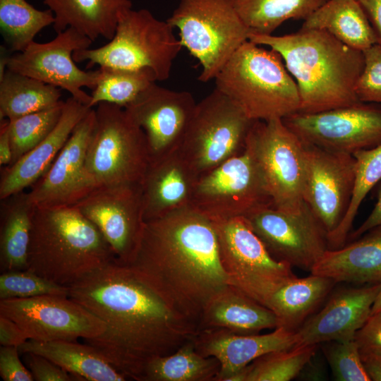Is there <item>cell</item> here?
Returning <instances> with one entry per match:
<instances>
[{
	"label": "cell",
	"mask_w": 381,
	"mask_h": 381,
	"mask_svg": "<svg viewBox=\"0 0 381 381\" xmlns=\"http://www.w3.org/2000/svg\"><path fill=\"white\" fill-rule=\"evenodd\" d=\"M0 270H27L35 205L25 190L1 200Z\"/></svg>",
	"instance_id": "4dcf8cb0"
},
{
	"label": "cell",
	"mask_w": 381,
	"mask_h": 381,
	"mask_svg": "<svg viewBox=\"0 0 381 381\" xmlns=\"http://www.w3.org/2000/svg\"><path fill=\"white\" fill-rule=\"evenodd\" d=\"M61 97L60 88L6 69L0 77V119L12 120L52 108Z\"/></svg>",
	"instance_id": "1f68e13d"
},
{
	"label": "cell",
	"mask_w": 381,
	"mask_h": 381,
	"mask_svg": "<svg viewBox=\"0 0 381 381\" xmlns=\"http://www.w3.org/2000/svg\"><path fill=\"white\" fill-rule=\"evenodd\" d=\"M0 315L16 322L29 339L37 341L85 340L106 329L102 320L68 296L0 300Z\"/></svg>",
	"instance_id": "2e32d148"
},
{
	"label": "cell",
	"mask_w": 381,
	"mask_h": 381,
	"mask_svg": "<svg viewBox=\"0 0 381 381\" xmlns=\"http://www.w3.org/2000/svg\"><path fill=\"white\" fill-rule=\"evenodd\" d=\"M99 79L90 95V108L100 102H108L123 108L157 81L154 72L149 68L99 66Z\"/></svg>",
	"instance_id": "8d00e7d4"
},
{
	"label": "cell",
	"mask_w": 381,
	"mask_h": 381,
	"mask_svg": "<svg viewBox=\"0 0 381 381\" xmlns=\"http://www.w3.org/2000/svg\"><path fill=\"white\" fill-rule=\"evenodd\" d=\"M380 283L334 293L325 306L296 331L295 346L354 339L371 314Z\"/></svg>",
	"instance_id": "44dd1931"
},
{
	"label": "cell",
	"mask_w": 381,
	"mask_h": 381,
	"mask_svg": "<svg viewBox=\"0 0 381 381\" xmlns=\"http://www.w3.org/2000/svg\"><path fill=\"white\" fill-rule=\"evenodd\" d=\"M354 339L361 355L381 356V310L370 315Z\"/></svg>",
	"instance_id": "ee69618b"
},
{
	"label": "cell",
	"mask_w": 381,
	"mask_h": 381,
	"mask_svg": "<svg viewBox=\"0 0 381 381\" xmlns=\"http://www.w3.org/2000/svg\"><path fill=\"white\" fill-rule=\"evenodd\" d=\"M245 218L270 253L291 267L310 272L329 249L325 229L306 203L295 212L267 205Z\"/></svg>",
	"instance_id": "9a60e30c"
},
{
	"label": "cell",
	"mask_w": 381,
	"mask_h": 381,
	"mask_svg": "<svg viewBox=\"0 0 381 381\" xmlns=\"http://www.w3.org/2000/svg\"><path fill=\"white\" fill-rule=\"evenodd\" d=\"M95 126V110L92 108L75 126L46 173L30 187L28 195L35 207L74 206L98 187L85 166Z\"/></svg>",
	"instance_id": "ac0fdd59"
},
{
	"label": "cell",
	"mask_w": 381,
	"mask_h": 381,
	"mask_svg": "<svg viewBox=\"0 0 381 381\" xmlns=\"http://www.w3.org/2000/svg\"><path fill=\"white\" fill-rule=\"evenodd\" d=\"M23 359L36 381H72L74 377L49 359L32 352L23 353Z\"/></svg>",
	"instance_id": "7bdbcfd3"
},
{
	"label": "cell",
	"mask_w": 381,
	"mask_h": 381,
	"mask_svg": "<svg viewBox=\"0 0 381 381\" xmlns=\"http://www.w3.org/2000/svg\"><path fill=\"white\" fill-rule=\"evenodd\" d=\"M166 20L201 65L202 83L214 79L250 33L231 0H179Z\"/></svg>",
	"instance_id": "52a82bcc"
},
{
	"label": "cell",
	"mask_w": 381,
	"mask_h": 381,
	"mask_svg": "<svg viewBox=\"0 0 381 381\" xmlns=\"http://www.w3.org/2000/svg\"><path fill=\"white\" fill-rule=\"evenodd\" d=\"M92 43L87 37L68 27L49 42L33 41L23 52L6 57V69L66 90L89 107L91 96L83 87H95L99 69L87 71L79 68L73 54L89 48Z\"/></svg>",
	"instance_id": "5bb4252c"
},
{
	"label": "cell",
	"mask_w": 381,
	"mask_h": 381,
	"mask_svg": "<svg viewBox=\"0 0 381 381\" xmlns=\"http://www.w3.org/2000/svg\"><path fill=\"white\" fill-rule=\"evenodd\" d=\"M127 265L198 330L205 307L229 284L212 221L191 206L145 222Z\"/></svg>",
	"instance_id": "7a4b0ae2"
},
{
	"label": "cell",
	"mask_w": 381,
	"mask_h": 381,
	"mask_svg": "<svg viewBox=\"0 0 381 381\" xmlns=\"http://www.w3.org/2000/svg\"><path fill=\"white\" fill-rule=\"evenodd\" d=\"M20 353L41 355L67 372L75 380L124 381L128 378L92 346L75 341L28 339L18 347Z\"/></svg>",
	"instance_id": "83f0119b"
},
{
	"label": "cell",
	"mask_w": 381,
	"mask_h": 381,
	"mask_svg": "<svg viewBox=\"0 0 381 381\" xmlns=\"http://www.w3.org/2000/svg\"><path fill=\"white\" fill-rule=\"evenodd\" d=\"M371 380L381 381V356L361 355Z\"/></svg>",
	"instance_id": "f907efd6"
},
{
	"label": "cell",
	"mask_w": 381,
	"mask_h": 381,
	"mask_svg": "<svg viewBox=\"0 0 381 381\" xmlns=\"http://www.w3.org/2000/svg\"><path fill=\"white\" fill-rule=\"evenodd\" d=\"M350 244L327 249L310 272L335 282L356 284L381 282V226Z\"/></svg>",
	"instance_id": "d4e9b609"
},
{
	"label": "cell",
	"mask_w": 381,
	"mask_h": 381,
	"mask_svg": "<svg viewBox=\"0 0 381 381\" xmlns=\"http://www.w3.org/2000/svg\"><path fill=\"white\" fill-rule=\"evenodd\" d=\"M28 339L25 332L16 322L0 315L1 346L19 347Z\"/></svg>",
	"instance_id": "bcb514c9"
},
{
	"label": "cell",
	"mask_w": 381,
	"mask_h": 381,
	"mask_svg": "<svg viewBox=\"0 0 381 381\" xmlns=\"http://www.w3.org/2000/svg\"><path fill=\"white\" fill-rule=\"evenodd\" d=\"M305 145L303 199L327 236L339 225L349 208L354 185L355 159L351 154Z\"/></svg>",
	"instance_id": "d6986e66"
},
{
	"label": "cell",
	"mask_w": 381,
	"mask_h": 381,
	"mask_svg": "<svg viewBox=\"0 0 381 381\" xmlns=\"http://www.w3.org/2000/svg\"><path fill=\"white\" fill-rule=\"evenodd\" d=\"M357 1H358V0H357Z\"/></svg>",
	"instance_id": "f5cc1de1"
},
{
	"label": "cell",
	"mask_w": 381,
	"mask_h": 381,
	"mask_svg": "<svg viewBox=\"0 0 381 381\" xmlns=\"http://www.w3.org/2000/svg\"><path fill=\"white\" fill-rule=\"evenodd\" d=\"M195 105L190 92L171 90L155 82L123 107L145 134L150 161L180 147Z\"/></svg>",
	"instance_id": "ffe728a7"
},
{
	"label": "cell",
	"mask_w": 381,
	"mask_h": 381,
	"mask_svg": "<svg viewBox=\"0 0 381 381\" xmlns=\"http://www.w3.org/2000/svg\"><path fill=\"white\" fill-rule=\"evenodd\" d=\"M64 102L42 111L8 120V133L15 163L41 143L57 124ZM10 165V164H9Z\"/></svg>",
	"instance_id": "f35d334b"
},
{
	"label": "cell",
	"mask_w": 381,
	"mask_h": 381,
	"mask_svg": "<svg viewBox=\"0 0 381 381\" xmlns=\"http://www.w3.org/2000/svg\"><path fill=\"white\" fill-rule=\"evenodd\" d=\"M74 206L99 229L116 260L128 264L145 223L141 183L98 186Z\"/></svg>",
	"instance_id": "e0dca14e"
},
{
	"label": "cell",
	"mask_w": 381,
	"mask_h": 381,
	"mask_svg": "<svg viewBox=\"0 0 381 381\" xmlns=\"http://www.w3.org/2000/svg\"><path fill=\"white\" fill-rule=\"evenodd\" d=\"M327 0H231L250 33L272 35L290 19L306 20Z\"/></svg>",
	"instance_id": "836d02e7"
},
{
	"label": "cell",
	"mask_w": 381,
	"mask_h": 381,
	"mask_svg": "<svg viewBox=\"0 0 381 381\" xmlns=\"http://www.w3.org/2000/svg\"><path fill=\"white\" fill-rule=\"evenodd\" d=\"M16 346H1L0 375L4 381H33V376L19 358Z\"/></svg>",
	"instance_id": "f6af8a7d"
},
{
	"label": "cell",
	"mask_w": 381,
	"mask_h": 381,
	"mask_svg": "<svg viewBox=\"0 0 381 381\" xmlns=\"http://www.w3.org/2000/svg\"><path fill=\"white\" fill-rule=\"evenodd\" d=\"M301 28L326 31L362 52L378 43L375 31L357 0H327L304 20Z\"/></svg>",
	"instance_id": "f1b7e54d"
},
{
	"label": "cell",
	"mask_w": 381,
	"mask_h": 381,
	"mask_svg": "<svg viewBox=\"0 0 381 381\" xmlns=\"http://www.w3.org/2000/svg\"><path fill=\"white\" fill-rule=\"evenodd\" d=\"M277 327V318L270 308L228 284L205 307L199 331L223 328L235 334L248 335Z\"/></svg>",
	"instance_id": "484cf974"
},
{
	"label": "cell",
	"mask_w": 381,
	"mask_h": 381,
	"mask_svg": "<svg viewBox=\"0 0 381 381\" xmlns=\"http://www.w3.org/2000/svg\"><path fill=\"white\" fill-rule=\"evenodd\" d=\"M182 47L167 20L156 18L147 9L131 8L120 16L109 42L95 49L76 50L73 59L75 62L87 61L86 68L96 64L125 69L149 68L161 81L169 78Z\"/></svg>",
	"instance_id": "8992f818"
},
{
	"label": "cell",
	"mask_w": 381,
	"mask_h": 381,
	"mask_svg": "<svg viewBox=\"0 0 381 381\" xmlns=\"http://www.w3.org/2000/svg\"><path fill=\"white\" fill-rule=\"evenodd\" d=\"M9 121L7 119L1 120L0 126V165L11 164L13 159L12 147L8 133Z\"/></svg>",
	"instance_id": "681fc988"
},
{
	"label": "cell",
	"mask_w": 381,
	"mask_h": 381,
	"mask_svg": "<svg viewBox=\"0 0 381 381\" xmlns=\"http://www.w3.org/2000/svg\"><path fill=\"white\" fill-rule=\"evenodd\" d=\"M381 310V282H380V289L375 301L373 305L371 314L377 313ZM370 314V315H371Z\"/></svg>",
	"instance_id": "816d5d0a"
},
{
	"label": "cell",
	"mask_w": 381,
	"mask_h": 381,
	"mask_svg": "<svg viewBox=\"0 0 381 381\" xmlns=\"http://www.w3.org/2000/svg\"><path fill=\"white\" fill-rule=\"evenodd\" d=\"M336 283L330 278L313 274L288 280L273 294L267 305L277 318V327L296 331Z\"/></svg>",
	"instance_id": "f546056e"
},
{
	"label": "cell",
	"mask_w": 381,
	"mask_h": 381,
	"mask_svg": "<svg viewBox=\"0 0 381 381\" xmlns=\"http://www.w3.org/2000/svg\"><path fill=\"white\" fill-rule=\"evenodd\" d=\"M91 109L73 97L68 98L64 102L61 116L52 132L20 159L1 170L0 199L33 186L46 173L75 126Z\"/></svg>",
	"instance_id": "cb8c5ba5"
},
{
	"label": "cell",
	"mask_w": 381,
	"mask_h": 381,
	"mask_svg": "<svg viewBox=\"0 0 381 381\" xmlns=\"http://www.w3.org/2000/svg\"><path fill=\"white\" fill-rule=\"evenodd\" d=\"M272 205L262 172L250 152L244 150L199 176L191 207L212 221L246 217Z\"/></svg>",
	"instance_id": "7c38bea8"
},
{
	"label": "cell",
	"mask_w": 381,
	"mask_h": 381,
	"mask_svg": "<svg viewBox=\"0 0 381 381\" xmlns=\"http://www.w3.org/2000/svg\"><path fill=\"white\" fill-rule=\"evenodd\" d=\"M215 88L253 121L284 119L297 112V85L280 54L249 40L231 56L214 78Z\"/></svg>",
	"instance_id": "5b68a950"
},
{
	"label": "cell",
	"mask_w": 381,
	"mask_h": 381,
	"mask_svg": "<svg viewBox=\"0 0 381 381\" xmlns=\"http://www.w3.org/2000/svg\"><path fill=\"white\" fill-rule=\"evenodd\" d=\"M196 351L214 357L220 370L214 381L229 379L259 357L275 351L293 348L296 331L279 327L268 334H238L223 328L200 330L193 338Z\"/></svg>",
	"instance_id": "7402d4cb"
},
{
	"label": "cell",
	"mask_w": 381,
	"mask_h": 381,
	"mask_svg": "<svg viewBox=\"0 0 381 381\" xmlns=\"http://www.w3.org/2000/svg\"><path fill=\"white\" fill-rule=\"evenodd\" d=\"M44 295L68 296V288L28 270L4 272L0 275V300Z\"/></svg>",
	"instance_id": "ab89813d"
},
{
	"label": "cell",
	"mask_w": 381,
	"mask_h": 381,
	"mask_svg": "<svg viewBox=\"0 0 381 381\" xmlns=\"http://www.w3.org/2000/svg\"><path fill=\"white\" fill-rule=\"evenodd\" d=\"M365 11L381 45V0H358Z\"/></svg>",
	"instance_id": "c3c4849f"
},
{
	"label": "cell",
	"mask_w": 381,
	"mask_h": 381,
	"mask_svg": "<svg viewBox=\"0 0 381 381\" xmlns=\"http://www.w3.org/2000/svg\"><path fill=\"white\" fill-rule=\"evenodd\" d=\"M330 343L325 346L324 352L336 380H371L355 339Z\"/></svg>",
	"instance_id": "60d3db41"
},
{
	"label": "cell",
	"mask_w": 381,
	"mask_h": 381,
	"mask_svg": "<svg viewBox=\"0 0 381 381\" xmlns=\"http://www.w3.org/2000/svg\"><path fill=\"white\" fill-rule=\"evenodd\" d=\"M254 121L214 88L196 103L179 149L200 176L241 152Z\"/></svg>",
	"instance_id": "8fae6325"
},
{
	"label": "cell",
	"mask_w": 381,
	"mask_h": 381,
	"mask_svg": "<svg viewBox=\"0 0 381 381\" xmlns=\"http://www.w3.org/2000/svg\"><path fill=\"white\" fill-rule=\"evenodd\" d=\"M248 40L278 52L299 92V112L317 113L359 102L356 85L364 68L362 51L326 31L301 28L274 36L249 33Z\"/></svg>",
	"instance_id": "3957f363"
},
{
	"label": "cell",
	"mask_w": 381,
	"mask_h": 381,
	"mask_svg": "<svg viewBox=\"0 0 381 381\" xmlns=\"http://www.w3.org/2000/svg\"><path fill=\"white\" fill-rule=\"evenodd\" d=\"M355 159V179L351 201L339 225L327 236L329 249L344 245L363 200L381 180V144L352 154Z\"/></svg>",
	"instance_id": "d590c367"
},
{
	"label": "cell",
	"mask_w": 381,
	"mask_h": 381,
	"mask_svg": "<svg viewBox=\"0 0 381 381\" xmlns=\"http://www.w3.org/2000/svg\"><path fill=\"white\" fill-rule=\"evenodd\" d=\"M85 166L98 186L141 183L150 163L146 136L124 108L100 102Z\"/></svg>",
	"instance_id": "ba28073f"
},
{
	"label": "cell",
	"mask_w": 381,
	"mask_h": 381,
	"mask_svg": "<svg viewBox=\"0 0 381 381\" xmlns=\"http://www.w3.org/2000/svg\"><path fill=\"white\" fill-rule=\"evenodd\" d=\"M115 260L101 232L75 206L35 207L27 270L68 286Z\"/></svg>",
	"instance_id": "277c9868"
},
{
	"label": "cell",
	"mask_w": 381,
	"mask_h": 381,
	"mask_svg": "<svg viewBox=\"0 0 381 381\" xmlns=\"http://www.w3.org/2000/svg\"><path fill=\"white\" fill-rule=\"evenodd\" d=\"M378 226H381V186L377 193V200L374 208L365 220L350 234V237L351 239H356L369 230Z\"/></svg>",
	"instance_id": "7dc6e473"
},
{
	"label": "cell",
	"mask_w": 381,
	"mask_h": 381,
	"mask_svg": "<svg viewBox=\"0 0 381 381\" xmlns=\"http://www.w3.org/2000/svg\"><path fill=\"white\" fill-rule=\"evenodd\" d=\"M54 15L56 33L72 27L92 42L111 40L120 16L132 8L131 0H43Z\"/></svg>",
	"instance_id": "4316f807"
},
{
	"label": "cell",
	"mask_w": 381,
	"mask_h": 381,
	"mask_svg": "<svg viewBox=\"0 0 381 381\" xmlns=\"http://www.w3.org/2000/svg\"><path fill=\"white\" fill-rule=\"evenodd\" d=\"M219 370L218 360L200 354L193 339L171 354L150 359L140 381H214Z\"/></svg>",
	"instance_id": "d6a6232c"
},
{
	"label": "cell",
	"mask_w": 381,
	"mask_h": 381,
	"mask_svg": "<svg viewBox=\"0 0 381 381\" xmlns=\"http://www.w3.org/2000/svg\"><path fill=\"white\" fill-rule=\"evenodd\" d=\"M228 284L267 307L273 294L296 275L274 258L245 217L212 221Z\"/></svg>",
	"instance_id": "9c48e42d"
},
{
	"label": "cell",
	"mask_w": 381,
	"mask_h": 381,
	"mask_svg": "<svg viewBox=\"0 0 381 381\" xmlns=\"http://www.w3.org/2000/svg\"><path fill=\"white\" fill-rule=\"evenodd\" d=\"M51 9L41 11L26 0H0V28L13 52H23L43 28L53 25Z\"/></svg>",
	"instance_id": "e575fe53"
},
{
	"label": "cell",
	"mask_w": 381,
	"mask_h": 381,
	"mask_svg": "<svg viewBox=\"0 0 381 381\" xmlns=\"http://www.w3.org/2000/svg\"><path fill=\"white\" fill-rule=\"evenodd\" d=\"M364 68L356 85L360 102L381 104V45L375 44L363 51Z\"/></svg>",
	"instance_id": "b9f144b4"
},
{
	"label": "cell",
	"mask_w": 381,
	"mask_h": 381,
	"mask_svg": "<svg viewBox=\"0 0 381 381\" xmlns=\"http://www.w3.org/2000/svg\"><path fill=\"white\" fill-rule=\"evenodd\" d=\"M358 103L317 113L295 112L282 119L304 143L351 154L381 144V106Z\"/></svg>",
	"instance_id": "4fadbf2b"
},
{
	"label": "cell",
	"mask_w": 381,
	"mask_h": 381,
	"mask_svg": "<svg viewBox=\"0 0 381 381\" xmlns=\"http://www.w3.org/2000/svg\"><path fill=\"white\" fill-rule=\"evenodd\" d=\"M198 177L179 148L150 161L141 181L145 222L190 206Z\"/></svg>",
	"instance_id": "603a6c76"
},
{
	"label": "cell",
	"mask_w": 381,
	"mask_h": 381,
	"mask_svg": "<svg viewBox=\"0 0 381 381\" xmlns=\"http://www.w3.org/2000/svg\"><path fill=\"white\" fill-rule=\"evenodd\" d=\"M318 346H297L266 353L248 365L246 381H289L301 373Z\"/></svg>",
	"instance_id": "74e56055"
},
{
	"label": "cell",
	"mask_w": 381,
	"mask_h": 381,
	"mask_svg": "<svg viewBox=\"0 0 381 381\" xmlns=\"http://www.w3.org/2000/svg\"><path fill=\"white\" fill-rule=\"evenodd\" d=\"M245 147L262 172L272 206L284 212L299 211L305 203V143L282 119H274L255 121Z\"/></svg>",
	"instance_id": "30bf717a"
},
{
	"label": "cell",
	"mask_w": 381,
	"mask_h": 381,
	"mask_svg": "<svg viewBox=\"0 0 381 381\" xmlns=\"http://www.w3.org/2000/svg\"><path fill=\"white\" fill-rule=\"evenodd\" d=\"M68 288L70 298L106 324L103 334L85 343L128 379L140 381L150 359L173 353L199 331L117 260Z\"/></svg>",
	"instance_id": "6da1fadb"
}]
</instances>
